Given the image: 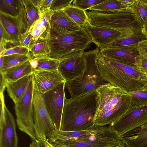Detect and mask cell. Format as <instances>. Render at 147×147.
I'll return each mask as SVG.
<instances>
[{"mask_svg": "<svg viewBox=\"0 0 147 147\" xmlns=\"http://www.w3.org/2000/svg\"><path fill=\"white\" fill-rule=\"evenodd\" d=\"M129 94L131 98V107L147 105V91H137Z\"/></svg>", "mask_w": 147, "mask_h": 147, "instance_id": "obj_33", "label": "cell"}, {"mask_svg": "<svg viewBox=\"0 0 147 147\" xmlns=\"http://www.w3.org/2000/svg\"><path fill=\"white\" fill-rule=\"evenodd\" d=\"M105 0H73L72 5L85 11L100 4Z\"/></svg>", "mask_w": 147, "mask_h": 147, "instance_id": "obj_34", "label": "cell"}, {"mask_svg": "<svg viewBox=\"0 0 147 147\" xmlns=\"http://www.w3.org/2000/svg\"><path fill=\"white\" fill-rule=\"evenodd\" d=\"M147 123V105L132 107L109 127L122 138L127 132Z\"/></svg>", "mask_w": 147, "mask_h": 147, "instance_id": "obj_10", "label": "cell"}, {"mask_svg": "<svg viewBox=\"0 0 147 147\" xmlns=\"http://www.w3.org/2000/svg\"><path fill=\"white\" fill-rule=\"evenodd\" d=\"M145 0L147 2V0Z\"/></svg>", "mask_w": 147, "mask_h": 147, "instance_id": "obj_49", "label": "cell"}, {"mask_svg": "<svg viewBox=\"0 0 147 147\" xmlns=\"http://www.w3.org/2000/svg\"><path fill=\"white\" fill-rule=\"evenodd\" d=\"M23 1L28 18L29 31L34 24L40 19L42 13L32 0H23Z\"/></svg>", "mask_w": 147, "mask_h": 147, "instance_id": "obj_31", "label": "cell"}, {"mask_svg": "<svg viewBox=\"0 0 147 147\" xmlns=\"http://www.w3.org/2000/svg\"><path fill=\"white\" fill-rule=\"evenodd\" d=\"M94 124L92 127L85 130L74 131H64L55 129L47 136V140L51 144H58L63 141L71 139L85 136L90 134L96 128Z\"/></svg>", "mask_w": 147, "mask_h": 147, "instance_id": "obj_22", "label": "cell"}, {"mask_svg": "<svg viewBox=\"0 0 147 147\" xmlns=\"http://www.w3.org/2000/svg\"><path fill=\"white\" fill-rule=\"evenodd\" d=\"M97 108L94 124L104 126L118 119L131 107L129 93L109 83L96 90Z\"/></svg>", "mask_w": 147, "mask_h": 147, "instance_id": "obj_3", "label": "cell"}, {"mask_svg": "<svg viewBox=\"0 0 147 147\" xmlns=\"http://www.w3.org/2000/svg\"><path fill=\"white\" fill-rule=\"evenodd\" d=\"M122 138L127 147H147V123L128 132Z\"/></svg>", "mask_w": 147, "mask_h": 147, "instance_id": "obj_20", "label": "cell"}, {"mask_svg": "<svg viewBox=\"0 0 147 147\" xmlns=\"http://www.w3.org/2000/svg\"><path fill=\"white\" fill-rule=\"evenodd\" d=\"M34 89L32 76L25 94L19 102L15 104L14 109L18 129L28 135L32 141H36L34 119Z\"/></svg>", "mask_w": 147, "mask_h": 147, "instance_id": "obj_8", "label": "cell"}, {"mask_svg": "<svg viewBox=\"0 0 147 147\" xmlns=\"http://www.w3.org/2000/svg\"><path fill=\"white\" fill-rule=\"evenodd\" d=\"M96 97V90L73 98L65 97L60 130L82 131L94 125Z\"/></svg>", "mask_w": 147, "mask_h": 147, "instance_id": "obj_2", "label": "cell"}, {"mask_svg": "<svg viewBox=\"0 0 147 147\" xmlns=\"http://www.w3.org/2000/svg\"><path fill=\"white\" fill-rule=\"evenodd\" d=\"M96 64L101 78L128 93L143 90L147 77L135 64L105 56L99 52Z\"/></svg>", "mask_w": 147, "mask_h": 147, "instance_id": "obj_1", "label": "cell"}, {"mask_svg": "<svg viewBox=\"0 0 147 147\" xmlns=\"http://www.w3.org/2000/svg\"><path fill=\"white\" fill-rule=\"evenodd\" d=\"M36 58L38 63V67L36 69L48 71L58 70L59 64L63 59H53L48 56H41Z\"/></svg>", "mask_w": 147, "mask_h": 147, "instance_id": "obj_32", "label": "cell"}, {"mask_svg": "<svg viewBox=\"0 0 147 147\" xmlns=\"http://www.w3.org/2000/svg\"><path fill=\"white\" fill-rule=\"evenodd\" d=\"M131 7L138 24L143 28L147 25V2L145 0H135Z\"/></svg>", "mask_w": 147, "mask_h": 147, "instance_id": "obj_24", "label": "cell"}, {"mask_svg": "<svg viewBox=\"0 0 147 147\" xmlns=\"http://www.w3.org/2000/svg\"><path fill=\"white\" fill-rule=\"evenodd\" d=\"M143 90L147 91V84L144 86L143 88Z\"/></svg>", "mask_w": 147, "mask_h": 147, "instance_id": "obj_48", "label": "cell"}, {"mask_svg": "<svg viewBox=\"0 0 147 147\" xmlns=\"http://www.w3.org/2000/svg\"><path fill=\"white\" fill-rule=\"evenodd\" d=\"M63 10L72 20L80 27L83 26L87 21L86 11L71 5Z\"/></svg>", "mask_w": 147, "mask_h": 147, "instance_id": "obj_27", "label": "cell"}, {"mask_svg": "<svg viewBox=\"0 0 147 147\" xmlns=\"http://www.w3.org/2000/svg\"><path fill=\"white\" fill-rule=\"evenodd\" d=\"M100 51L97 47L94 50L84 51L86 68L83 76L66 81L65 87L71 98H74L96 90L100 86L109 83L101 77L96 64V58Z\"/></svg>", "mask_w": 147, "mask_h": 147, "instance_id": "obj_6", "label": "cell"}, {"mask_svg": "<svg viewBox=\"0 0 147 147\" xmlns=\"http://www.w3.org/2000/svg\"><path fill=\"white\" fill-rule=\"evenodd\" d=\"M137 46V45L102 48L100 49V52L105 56L136 65L140 56Z\"/></svg>", "mask_w": 147, "mask_h": 147, "instance_id": "obj_16", "label": "cell"}, {"mask_svg": "<svg viewBox=\"0 0 147 147\" xmlns=\"http://www.w3.org/2000/svg\"><path fill=\"white\" fill-rule=\"evenodd\" d=\"M131 5L126 3L123 0H105L103 2L94 6L89 10L98 11H111L129 7Z\"/></svg>", "mask_w": 147, "mask_h": 147, "instance_id": "obj_26", "label": "cell"}, {"mask_svg": "<svg viewBox=\"0 0 147 147\" xmlns=\"http://www.w3.org/2000/svg\"><path fill=\"white\" fill-rule=\"evenodd\" d=\"M65 82L59 84L43 94L55 129L60 131L65 96Z\"/></svg>", "mask_w": 147, "mask_h": 147, "instance_id": "obj_11", "label": "cell"}, {"mask_svg": "<svg viewBox=\"0 0 147 147\" xmlns=\"http://www.w3.org/2000/svg\"><path fill=\"white\" fill-rule=\"evenodd\" d=\"M33 96L34 131L36 138L47 139L48 135L55 129L48 111L43 94L34 86Z\"/></svg>", "mask_w": 147, "mask_h": 147, "instance_id": "obj_9", "label": "cell"}, {"mask_svg": "<svg viewBox=\"0 0 147 147\" xmlns=\"http://www.w3.org/2000/svg\"><path fill=\"white\" fill-rule=\"evenodd\" d=\"M147 38L142 34L141 31L126 37L117 40L100 49L136 45L139 42Z\"/></svg>", "mask_w": 147, "mask_h": 147, "instance_id": "obj_25", "label": "cell"}, {"mask_svg": "<svg viewBox=\"0 0 147 147\" xmlns=\"http://www.w3.org/2000/svg\"><path fill=\"white\" fill-rule=\"evenodd\" d=\"M14 54L27 55H30L28 48L19 45L6 49L0 54V56H4Z\"/></svg>", "mask_w": 147, "mask_h": 147, "instance_id": "obj_35", "label": "cell"}, {"mask_svg": "<svg viewBox=\"0 0 147 147\" xmlns=\"http://www.w3.org/2000/svg\"><path fill=\"white\" fill-rule=\"evenodd\" d=\"M0 147H17L18 138L14 118L5 105L0 107Z\"/></svg>", "mask_w": 147, "mask_h": 147, "instance_id": "obj_13", "label": "cell"}, {"mask_svg": "<svg viewBox=\"0 0 147 147\" xmlns=\"http://www.w3.org/2000/svg\"><path fill=\"white\" fill-rule=\"evenodd\" d=\"M3 56H0V68L1 67L3 64Z\"/></svg>", "mask_w": 147, "mask_h": 147, "instance_id": "obj_46", "label": "cell"}, {"mask_svg": "<svg viewBox=\"0 0 147 147\" xmlns=\"http://www.w3.org/2000/svg\"><path fill=\"white\" fill-rule=\"evenodd\" d=\"M3 57L2 66L0 71L21 64L28 61L31 57L27 55L14 54Z\"/></svg>", "mask_w": 147, "mask_h": 147, "instance_id": "obj_29", "label": "cell"}, {"mask_svg": "<svg viewBox=\"0 0 147 147\" xmlns=\"http://www.w3.org/2000/svg\"><path fill=\"white\" fill-rule=\"evenodd\" d=\"M34 85L42 94L51 90L66 80L58 70L34 69L32 74Z\"/></svg>", "mask_w": 147, "mask_h": 147, "instance_id": "obj_15", "label": "cell"}, {"mask_svg": "<svg viewBox=\"0 0 147 147\" xmlns=\"http://www.w3.org/2000/svg\"><path fill=\"white\" fill-rule=\"evenodd\" d=\"M39 11L42 12L50 9L53 0H32Z\"/></svg>", "mask_w": 147, "mask_h": 147, "instance_id": "obj_37", "label": "cell"}, {"mask_svg": "<svg viewBox=\"0 0 147 147\" xmlns=\"http://www.w3.org/2000/svg\"><path fill=\"white\" fill-rule=\"evenodd\" d=\"M84 51H74L62 58L58 70L66 82L73 80L84 74L86 65Z\"/></svg>", "mask_w": 147, "mask_h": 147, "instance_id": "obj_12", "label": "cell"}, {"mask_svg": "<svg viewBox=\"0 0 147 147\" xmlns=\"http://www.w3.org/2000/svg\"><path fill=\"white\" fill-rule=\"evenodd\" d=\"M137 49L140 55L147 59V39L139 42L137 45Z\"/></svg>", "mask_w": 147, "mask_h": 147, "instance_id": "obj_38", "label": "cell"}, {"mask_svg": "<svg viewBox=\"0 0 147 147\" xmlns=\"http://www.w3.org/2000/svg\"><path fill=\"white\" fill-rule=\"evenodd\" d=\"M31 40V33L30 31L22 35L20 45L29 48Z\"/></svg>", "mask_w": 147, "mask_h": 147, "instance_id": "obj_40", "label": "cell"}, {"mask_svg": "<svg viewBox=\"0 0 147 147\" xmlns=\"http://www.w3.org/2000/svg\"><path fill=\"white\" fill-rule=\"evenodd\" d=\"M0 93H3L5 88L6 87L7 81L3 76V73L1 72H0Z\"/></svg>", "mask_w": 147, "mask_h": 147, "instance_id": "obj_41", "label": "cell"}, {"mask_svg": "<svg viewBox=\"0 0 147 147\" xmlns=\"http://www.w3.org/2000/svg\"><path fill=\"white\" fill-rule=\"evenodd\" d=\"M48 39H39L30 45L29 49L31 57L35 58L43 56H48L50 49Z\"/></svg>", "mask_w": 147, "mask_h": 147, "instance_id": "obj_28", "label": "cell"}, {"mask_svg": "<svg viewBox=\"0 0 147 147\" xmlns=\"http://www.w3.org/2000/svg\"><path fill=\"white\" fill-rule=\"evenodd\" d=\"M29 61L30 65L34 69H36L37 68L38 63L36 58L31 57Z\"/></svg>", "mask_w": 147, "mask_h": 147, "instance_id": "obj_43", "label": "cell"}, {"mask_svg": "<svg viewBox=\"0 0 147 147\" xmlns=\"http://www.w3.org/2000/svg\"><path fill=\"white\" fill-rule=\"evenodd\" d=\"M53 12L48 9L41 13L40 19L34 24L29 30L31 33L30 45L38 40L48 39L51 30L50 20Z\"/></svg>", "mask_w": 147, "mask_h": 147, "instance_id": "obj_17", "label": "cell"}, {"mask_svg": "<svg viewBox=\"0 0 147 147\" xmlns=\"http://www.w3.org/2000/svg\"><path fill=\"white\" fill-rule=\"evenodd\" d=\"M87 21L91 25L111 28L125 33L142 30L130 7L113 11H86Z\"/></svg>", "mask_w": 147, "mask_h": 147, "instance_id": "obj_4", "label": "cell"}, {"mask_svg": "<svg viewBox=\"0 0 147 147\" xmlns=\"http://www.w3.org/2000/svg\"><path fill=\"white\" fill-rule=\"evenodd\" d=\"M20 0H0V12L16 17L20 10Z\"/></svg>", "mask_w": 147, "mask_h": 147, "instance_id": "obj_30", "label": "cell"}, {"mask_svg": "<svg viewBox=\"0 0 147 147\" xmlns=\"http://www.w3.org/2000/svg\"><path fill=\"white\" fill-rule=\"evenodd\" d=\"M82 27L90 36L92 42L100 49L117 40L138 32H123L109 28L93 26L87 21Z\"/></svg>", "mask_w": 147, "mask_h": 147, "instance_id": "obj_14", "label": "cell"}, {"mask_svg": "<svg viewBox=\"0 0 147 147\" xmlns=\"http://www.w3.org/2000/svg\"><path fill=\"white\" fill-rule=\"evenodd\" d=\"M39 147H53L47 139H39L37 140Z\"/></svg>", "mask_w": 147, "mask_h": 147, "instance_id": "obj_42", "label": "cell"}, {"mask_svg": "<svg viewBox=\"0 0 147 147\" xmlns=\"http://www.w3.org/2000/svg\"><path fill=\"white\" fill-rule=\"evenodd\" d=\"M0 24L10 36L15 45H20L22 35L24 34L17 17L11 16L0 12Z\"/></svg>", "mask_w": 147, "mask_h": 147, "instance_id": "obj_19", "label": "cell"}, {"mask_svg": "<svg viewBox=\"0 0 147 147\" xmlns=\"http://www.w3.org/2000/svg\"><path fill=\"white\" fill-rule=\"evenodd\" d=\"M34 69L29 60L18 65L0 71L2 72L7 82L17 81L25 76L32 74Z\"/></svg>", "mask_w": 147, "mask_h": 147, "instance_id": "obj_23", "label": "cell"}, {"mask_svg": "<svg viewBox=\"0 0 147 147\" xmlns=\"http://www.w3.org/2000/svg\"><path fill=\"white\" fill-rule=\"evenodd\" d=\"M136 65L147 77V59L140 55Z\"/></svg>", "mask_w": 147, "mask_h": 147, "instance_id": "obj_39", "label": "cell"}, {"mask_svg": "<svg viewBox=\"0 0 147 147\" xmlns=\"http://www.w3.org/2000/svg\"><path fill=\"white\" fill-rule=\"evenodd\" d=\"M29 147H39L38 143L36 141H32L30 144Z\"/></svg>", "mask_w": 147, "mask_h": 147, "instance_id": "obj_44", "label": "cell"}, {"mask_svg": "<svg viewBox=\"0 0 147 147\" xmlns=\"http://www.w3.org/2000/svg\"><path fill=\"white\" fill-rule=\"evenodd\" d=\"M73 0H53L50 9L53 11L63 9L70 5Z\"/></svg>", "mask_w": 147, "mask_h": 147, "instance_id": "obj_36", "label": "cell"}, {"mask_svg": "<svg viewBox=\"0 0 147 147\" xmlns=\"http://www.w3.org/2000/svg\"><path fill=\"white\" fill-rule=\"evenodd\" d=\"M67 147H124L126 145L122 138L107 127L97 125L96 129L85 136L75 138L58 144Z\"/></svg>", "mask_w": 147, "mask_h": 147, "instance_id": "obj_7", "label": "cell"}, {"mask_svg": "<svg viewBox=\"0 0 147 147\" xmlns=\"http://www.w3.org/2000/svg\"><path fill=\"white\" fill-rule=\"evenodd\" d=\"M142 34L147 38V25H146L144 28H142Z\"/></svg>", "mask_w": 147, "mask_h": 147, "instance_id": "obj_45", "label": "cell"}, {"mask_svg": "<svg viewBox=\"0 0 147 147\" xmlns=\"http://www.w3.org/2000/svg\"><path fill=\"white\" fill-rule=\"evenodd\" d=\"M53 147H67V146L61 145L57 144H52Z\"/></svg>", "mask_w": 147, "mask_h": 147, "instance_id": "obj_47", "label": "cell"}, {"mask_svg": "<svg viewBox=\"0 0 147 147\" xmlns=\"http://www.w3.org/2000/svg\"><path fill=\"white\" fill-rule=\"evenodd\" d=\"M50 58H63L67 54L84 50L92 42V39L84 29L81 27L77 31L63 33L51 29L48 39Z\"/></svg>", "mask_w": 147, "mask_h": 147, "instance_id": "obj_5", "label": "cell"}, {"mask_svg": "<svg viewBox=\"0 0 147 147\" xmlns=\"http://www.w3.org/2000/svg\"><path fill=\"white\" fill-rule=\"evenodd\" d=\"M32 74L25 76L17 81L6 82L8 93L15 104L19 102L25 93Z\"/></svg>", "mask_w": 147, "mask_h": 147, "instance_id": "obj_21", "label": "cell"}, {"mask_svg": "<svg viewBox=\"0 0 147 147\" xmlns=\"http://www.w3.org/2000/svg\"><path fill=\"white\" fill-rule=\"evenodd\" d=\"M51 29L69 33L79 30L81 27L72 20L63 9L54 11L50 20Z\"/></svg>", "mask_w": 147, "mask_h": 147, "instance_id": "obj_18", "label": "cell"}]
</instances>
